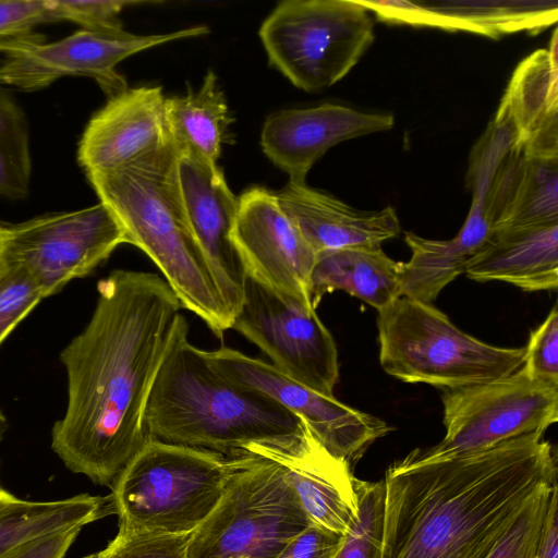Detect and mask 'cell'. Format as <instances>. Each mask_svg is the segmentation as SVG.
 <instances>
[{"label":"cell","mask_w":558,"mask_h":558,"mask_svg":"<svg viewBox=\"0 0 558 558\" xmlns=\"http://www.w3.org/2000/svg\"><path fill=\"white\" fill-rule=\"evenodd\" d=\"M59 21L56 0H0V37L32 32L38 24Z\"/></svg>","instance_id":"e575fe53"},{"label":"cell","mask_w":558,"mask_h":558,"mask_svg":"<svg viewBox=\"0 0 558 558\" xmlns=\"http://www.w3.org/2000/svg\"><path fill=\"white\" fill-rule=\"evenodd\" d=\"M32 161L26 117L0 87V196L20 199L29 190Z\"/></svg>","instance_id":"83f0119b"},{"label":"cell","mask_w":558,"mask_h":558,"mask_svg":"<svg viewBox=\"0 0 558 558\" xmlns=\"http://www.w3.org/2000/svg\"><path fill=\"white\" fill-rule=\"evenodd\" d=\"M279 205L315 253L352 246H381L401 226L393 207L356 209L306 183L286 184Z\"/></svg>","instance_id":"ffe728a7"},{"label":"cell","mask_w":558,"mask_h":558,"mask_svg":"<svg viewBox=\"0 0 558 558\" xmlns=\"http://www.w3.org/2000/svg\"><path fill=\"white\" fill-rule=\"evenodd\" d=\"M89 322L61 351L68 401L51 449L68 470L110 486L147 441L145 408L181 304L157 274L114 269Z\"/></svg>","instance_id":"6da1fadb"},{"label":"cell","mask_w":558,"mask_h":558,"mask_svg":"<svg viewBox=\"0 0 558 558\" xmlns=\"http://www.w3.org/2000/svg\"><path fill=\"white\" fill-rule=\"evenodd\" d=\"M522 368L533 378L558 384V310L531 332Z\"/></svg>","instance_id":"d6a6232c"},{"label":"cell","mask_w":558,"mask_h":558,"mask_svg":"<svg viewBox=\"0 0 558 558\" xmlns=\"http://www.w3.org/2000/svg\"><path fill=\"white\" fill-rule=\"evenodd\" d=\"M401 263L381 246H352L316 253L310 277V296L316 310L327 293L342 290L378 312L401 296Z\"/></svg>","instance_id":"d4e9b609"},{"label":"cell","mask_w":558,"mask_h":558,"mask_svg":"<svg viewBox=\"0 0 558 558\" xmlns=\"http://www.w3.org/2000/svg\"><path fill=\"white\" fill-rule=\"evenodd\" d=\"M84 558H98L97 553L85 556Z\"/></svg>","instance_id":"b9f144b4"},{"label":"cell","mask_w":558,"mask_h":558,"mask_svg":"<svg viewBox=\"0 0 558 558\" xmlns=\"http://www.w3.org/2000/svg\"><path fill=\"white\" fill-rule=\"evenodd\" d=\"M535 558H558V486L550 496Z\"/></svg>","instance_id":"74e56055"},{"label":"cell","mask_w":558,"mask_h":558,"mask_svg":"<svg viewBox=\"0 0 558 558\" xmlns=\"http://www.w3.org/2000/svg\"><path fill=\"white\" fill-rule=\"evenodd\" d=\"M236 464L235 456L148 438L110 485L119 530L193 533L220 500Z\"/></svg>","instance_id":"5b68a950"},{"label":"cell","mask_w":558,"mask_h":558,"mask_svg":"<svg viewBox=\"0 0 558 558\" xmlns=\"http://www.w3.org/2000/svg\"><path fill=\"white\" fill-rule=\"evenodd\" d=\"M557 484L534 497L486 558H535L550 496Z\"/></svg>","instance_id":"4dcf8cb0"},{"label":"cell","mask_w":558,"mask_h":558,"mask_svg":"<svg viewBox=\"0 0 558 558\" xmlns=\"http://www.w3.org/2000/svg\"><path fill=\"white\" fill-rule=\"evenodd\" d=\"M464 274L475 281H504L529 292L555 290L558 222L492 231Z\"/></svg>","instance_id":"603a6c76"},{"label":"cell","mask_w":558,"mask_h":558,"mask_svg":"<svg viewBox=\"0 0 558 558\" xmlns=\"http://www.w3.org/2000/svg\"><path fill=\"white\" fill-rule=\"evenodd\" d=\"M82 529V526H75L44 536L25 545L8 558H65Z\"/></svg>","instance_id":"8d00e7d4"},{"label":"cell","mask_w":558,"mask_h":558,"mask_svg":"<svg viewBox=\"0 0 558 558\" xmlns=\"http://www.w3.org/2000/svg\"><path fill=\"white\" fill-rule=\"evenodd\" d=\"M232 121L218 77L211 70L197 92L165 100L169 138L180 151L213 165H217L222 145L230 142Z\"/></svg>","instance_id":"484cf974"},{"label":"cell","mask_w":558,"mask_h":558,"mask_svg":"<svg viewBox=\"0 0 558 558\" xmlns=\"http://www.w3.org/2000/svg\"><path fill=\"white\" fill-rule=\"evenodd\" d=\"M166 97L160 86L126 88L89 119L77 146L85 174L116 169L163 145Z\"/></svg>","instance_id":"d6986e66"},{"label":"cell","mask_w":558,"mask_h":558,"mask_svg":"<svg viewBox=\"0 0 558 558\" xmlns=\"http://www.w3.org/2000/svg\"><path fill=\"white\" fill-rule=\"evenodd\" d=\"M128 238L100 202L4 227L1 256L22 265L48 298L88 276Z\"/></svg>","instance_id":"8fae6325"},{"label":"cell","mask_w":558,"mask_h":558,"mask_svg":"<svg viewBox=\"0 0 558 558\" xmlns=\"http://www.w3.org/2000/svg\"><path fill=\"white\" fill-rule=\"evenodd\" d=\"M235 457L220 500L191 534L187 558H276L312 525L275 461L251 451Z\"/></svg>","instance_id":"52a82bcc"},{"label":"cell","mask_w":558,"mask_h":558,"mask_svg":"<svg viewBox=\"0 0 558 558\" xmlns=\"http://www.w3.org/2000/svg\"><path fill=\"white\" fill-rule=\"evenodd\" d=\"M258 34L270 65L308 93L342 80L375 39L372 13L356 0L281 1Z\"/></svg>","instance_id":"ba28073f"},{"label":"cell","mask_w":558,"mask_h":558,"mask_svg":"<svg viewBox=\"0 0 558 558\" xmlns=\"http://www.w3.org/2000/svg\"><path fill=\"white\" fill-rule=\"evenodd\" d=\"M357 514L343 536L336 558H380L384 529V480L356 478Z\"/></svg>","instance_id":"f1b7e54d"},{"label":"cell","mask_w":558,"mask_h":558,"mask_svg":"<svg viewBox=\"0 0 558 558\" xmlns=\"http://www.w3.org/2000/svg\"><path fill=\"white\" fill-rule=\"evenodd\" d=\"M208 33V26L196 25L155 35L81 28L53 43L33 32L0 37V84L34 92L64 76H86L111 98L128 88L117 71L121 61L151 47Z\"/></svg>","instance_id":"9c48e42d"},{"label":"cell","mask_w":558,"mask_h":558,"mask_svg":"<svg viewBox=\"0 0 558 558\" xmlns=\"http://www.w3.org/2000/svg\"><path fill=\"white\" fill-rule=\"evenodd\" d=\"M20 498L16 497L15 495L0 487V511L7 508L8 506L16 502Z\"/></svg>","instance_id":"f35d334b"},{"label":"cell","mask_w":558,"mask_h":558,"mask_svg":"<svg viewBox=\"0 0 558 558\" xmlns=\"http://www.w3.org/2000/svg\"><path fill=\"white\" fill-rule=\"evenodd\" d=\"M178 155L169 138L128 165L89 172L86 178L121 225L128 243L159 268L181 307L222 337L234 317L184 215L175 172Z\"/></svg>","instance_id":"277c9868"},{"label":"cell","mask_w":558,"mask_h":558,"mask_svg":"<svg viewBox=\"0 0 558 558\" xmlns=\"http://www.w3.org/2000/svg\"><path fill=\"white\" fill-rule=\"evenodd\" d=\"M275 461L312 525L345 535L359 510L353 469L330 454L310 428L276 444L243 449Z\"/></svg>","instance_id":"2e32d148"},{"label":"cell","mask_w":558,"mask_h":558,"mask_svg":"<svg viewBox=\"0 0 558 558\" xmlns=\"http://www.w3.org/2000/svg\"><path fill=\"white\" fill-rule=\"evenodd\" d=\"M393 126L392 114L335 104L284 109L266 118L260 146L267 158L289 175V182L305 183L314 163L335 145Z\"/></svg>","instance_id":"e0dca14e"},{"label":"cell","mask_w":558,"mask_h":558,"mask_svg":"<svg viewBox=\"0 0 558 558\" xmlns=\"http://www.w3.org/2000/svg\"><path fill=\"white\" fill-rule=\"evenodd\" d=\"M231 329L258 347L280 372L326 397L339 380L336 342L315 310L287 303L246 277Z\"/></svg>","instance_id":"7c38bea8"},{"label":"cell","mask_w":558,"mask_h":558,"mask_svg":"<svg viewBox=\"0 0 558 558\" xmlns=\"http://www.w3.org/2000/svg\"><path fill=\"white\" fill-rule=\"evenodd\" d=\"M511 125L512 146L526 157L558 158V39L522 60L496 112Z\"/></svg>","instance_id":"44dd1931"},{"label":"cell","mask_w":558,"mask_h":558,"mask_svg":"<svg viewBox=\"0 0 558 558\" xmlns=\"http://www.w3.org/2000/svg\"><path fill=\"white\" fill-rule=\"evenodd\" d=\"M238 199L231 238L246 277L287 303L315 310L308 287L316 253L281 209L276 193L253 186Z\"/></svg>","instance_id":"5bb4252c"},{"label":"cell","mask_w":558,"mask_h":558,"mask_svg":"<svg viewBox=\"0 0 558 558\" xmlns=\"http://www.w3.org/2000/svg\"><path fill=\"white\" fill-rule=\"evenodd\" d=\"M378 21L469 32L498 39L526 31L535 35L558 20L556 0H356Z\"/></svg>","instance_id":"ac0fdd59"},{"label":"cell","mask_w":558,"mask_h":558,"mask_svg":"<svg viewBox=\"0 0 558 558\" xmlns=\"http://www.w3.org/2000/svg\"><path fill=\"white\" fill-rule=\"evenodd\" d=\"M109 499L78 494L59 500L19 499L0 511V558L44 536L82 526L108 513Z\"/></svg>","instance_id":"4316f807"},{"label":"cell","mask_w":558,"mask_h":558,"mask_svg":"<svg viewBox=\"0 0 558 558\" xmlns=\"http://www.w3.org/2000/svg\"><path fill=\"white\" fill-rule=\"evenodd\" d=\"M490 233L486 199L478 193L472 195L469 215L453 239L430 240L405 232L404 241L412 256L408 263H401V296L432 304L445 287L464 274L468 262Z\"/></svg>","instance_id":"cb8c5ba5"},{"label":"cell","mask_w":558,"mask_h":558,"mask_svg":"<svg viewBox=\"0 0 558 558\" xmlns=\"http://www.w3.org/2000/svg\"><path fill=\"white\" fill-rule=\"evenodd\" d=\"M9 427L8 420L0 410V441L2 440L7 429Z\"/></svg>","instance_id":"ab89813d"},{"label":"cell","mask_w":558,"mask_h":558,"mask_svg":"<svg viewBox=\"0 0 558 558\" xmlns=\"http://www.w3.org/2000/svg\"><path fill=\"white\" fill-rule=\"evenodd\" d=\"M148 438L235 456L253 444L302 435L304 420L269 396L220 373L189 340L180 314L151 385L146 408Z\"/></svg>","instance_id":"3957f363"},{"label":"cell","mask_w":558,"mask_h":558,"mask_svg":"<svg viewBox=\"0 0 558 558\" xmlns=\"http://www.w3.org/2000/svg\"><path fill=\"white\" fill-rule=\"evenodd\" d=\"M556 462L543 433L450 458L405 456L384 478L380 558H486L557 484Z\"/></svg>","instance_id":"7a4b0ae2"},{"label":"cell","mask_w":558,"mask_h":558,"mask_svg":"<svg viewBox=\"0 0 558 558\" xmlns=\"http://www.w3.org/2000/svg\"><path fill=\"white\" fill-rule=\"evenodd\" d=\"M3 235H4V227L2 225H0V254H1V250H2Z\"/></svg>","instance_id":"60d3db41"},{"label":"cell","mask_w":558,"mask_h":558,"mask_svg":"<svg viewBox=\"0 0 558 558\" xmlns=\"http://www.w3.org/2000/svg\"><path fill=\"white\" fill-rule=\"evenodd\" d=\"M383 369L405 383L460 389L512 374L523 365L525 348L483 342L433 306L400 296L378 312Z\"/></svg>","instance_id":"8992f818"},{"label":"cell","mask_w":558,"mask_h":558,"mask_svg":"<svg viewBox=\"0 0 558 558\" xmlns=\"http://www.w3.org/2000/svg\"><path fill=\"white\" fill-rule=\"evenodd\" d=\"M486 216L492 231L558 222V158L526 157L511 144L493 172Z\"/></svg>","instance_id":"7402d4cb"},{"label":"cell","mask_w":558,"mask_h":558,"mask_svg":"<svg viewBox=\"0 0 558 558\" xmlns=\"http://www.w3.org/2000/svg\"><path fill=\"white\" fill-rule=\"evenodd\" d=\"M343 536L310 525L295 536L276 558H336Z\"/></svg>","instance_id":"d590c367"},{"label":"cell","mask_w":558,"mask_h":558,"mask_svg":"<svg viewBox=\"0 0 558 558\" xmlns=\"http://www.w3.org/2000/svg\"><path fill=\"white\" fill-rule=\"evenodd\" d=\"M175 172L187 223L211 265L227 306L235 317L243 302L246 282L243 264L231 238L239 199L217 165L179 150Z\"/></svg>","instance_id":"9a60e30c"},{"label":"cell","mask_w":558,"mask_h":558,"mask_svg":"<svg viewBox=\"0 0 558 558\" xmlns=\"http://www.w3.org/2000/svg\"><path fill=\"white\" fill-rule=\"evenodd\" d=\"M445 437L409 454L435 460L490 448L558 421V384L531 377L522 367L512 374L442 395Z\"/></svg>","instance_id":"30bf717a"},{"label":"cell","mask_w":558,"mask_h":558,"mask_svg":"<svg viewBox=\"0 0 558 558\" xmlns=\"http://www.w3.org/2000/svg\"><path fill=\"white\" fill-rule=\"evenodd\" d=\"M145 1L121 0H56L61 21L77 23L82 28L96 31L123 29L119 14L126 5L144 4Z\"/></svg>","instance_id":"836d02e7"},{"label":"cell","mask_w":558,"mask_h":558,"mask_svg":"<svg viewBox=\"0 0 558 558\" xmlns=\"http://www.w3.org/2000/svg\"><path fill=\"white\" fill-rule=\"evenodd\" d=\"M43 299L28 270L0 254V344Z\"/></svg>","instance_id":"f546056e"},{"label":"cell","mask_w":558,"mask_h":558,"mask_svg":"<svg viewBox=\"0 0 558 558\" xmlns=\"http://www.w3.org/2000/svg\"><path fill=\"white\" fill-rule=\"evenodd\" d=\"M191 534H138L119 530L98 558H187Z\"/></svg>","instance_id":"1f68e13d"},{"label":"cell","mask_w":558,"mask_h":558,"mask_svg":"<svg viewBox=\"0 0 558 558\" xmlns=\"http://www.w3.org/2000/svg\"><path fill=\"white\" fill-rule=\"evenodd\" d=\"M204 352L230 380L269 396L301 416L322 446L352 469L374 441L391 430L381 418L353 409L335 397L317 393L272 364L228 347Z\"/></svg>","instance_id":"4fadbf2b"}]
</instances>
